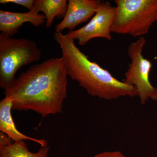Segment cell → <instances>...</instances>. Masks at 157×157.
<instances>
[{
  "label": "cell",
  "mask_w": 157,
  "mask_h": 157,
  "mask_svg": "<svg viewBox=\"0 0 157 157\" xmlns=\"http://www.w3.org/2000/svg\"><path fill=\"white\" fill-rule=\"evenodd\" d=\"M67 73L62 57L31 66L4 91L12 110H32L45 117L62 112L67 96Z\"/></svg>",
  "instance_id": "cell-1"
},
{
  "label": "cell",
  "mask_w": 157,
  "mask_h": 157,
  "mask_svg": "<svg viewBox=\"0 0 157 157\" xmlns=\"http://www.w3.org/2000/svg\"><path fill=\"white\" fill-rule=\"evenodd\" d=\"M54 38L61 50L68 76L90 95L105 100L138 96L135 87L118 80L109 71L91 61L66 34L55 32Z\"/></svg>",
  "instance_id": "cell-2"
},
{
  "label": "cell",
  "mask_w": 157,
  "mask_h": 157,
  "mask_svg": "<svg viewBox=\"0 0 157 157\" xmlns=\"http://www.w3.org/2000/svg\"><path fill=\"white\" fill-rule=\"evenodd\" d=\"M116 12L111 32L133 37L148 33L157 21V0H115Z\"/></svg>",
  "instance_id": "cell-3"
},
{
  "label": "cell",
  "mask_w": 157,
  "mask_h": 157,
  "mask_svg": "<svg viewBox=\"0 0 157 157\" xmlns=\"http://www.w3.org/2000/svg\"><path fill=\"white\" fill-rule=\"evenodd\" d=\"M42 52L36 42L26 39H14L0 34V86L9 89L16 80L15 76L24 66L39 61Z\"/></svg>",
  "instance_id": "cell-4"
},
{
  "label": "cell",
  "mask_w": 157,
  "mask_h": 157,
  "mask_svg": "<svg viewBox=\"0 0 157 157\" xmlns=\"http://www.w3.org/2000/svg\"><path fill=\"white\" fill-rule=\"evenodd\" d=\"M146 43V39L142 36L129 45L128 52L131 62L125 73L123 81L137 89L141 104H146L149 99L157 100V88L154 87L150 81L152 64L142 54Z\"/></svg>",
  "instance_id": "cell-5"
},
{
  "label": "cell",
  "mask_w": 157,
  "mask_h": 157,
  "mask_svg": "<svg viewBox=\"0 0 157 157\" xmlns=\"http://www.w3.org/2000/svg\"><path fill=\"white\" fill-rule=\"evenodd\" d=\"M116 12L115 7L110 2H101L92 18L84 26L66 34L73 40H77L80 45H85L95 38L112 40L111 29Z\"/></svg>",
  "instance_id": "cell-6"
},
{
  "label": "cell",
  "mask_w": 157,
  "mask_h": 157,
  "mask_svg": "<svg viewBox=\"0 0 157 157\" xmlns=\"http://www.w3.org/2000/svg\"><path fill=\"white\" fill-rule=\"evenodd\" d=\"M99 0H69L63 19L55 27V32L62 33L67 29L74 30L77 26L93 17L101 5Z\"/></svg>",
  "instance_id": "cell-7"
},
{
  "label": "cell",
  "mask_w": 157,
  "mask_h": 157,
  "mask_svg": "<svg viewBox=\"0 0 157 157\" xmlns=\"http://www.w3.org/2000/svg\"><path fill=\"white\" fill-rule=\"evenodd\" d=\"M27 22L38 27L46 23V17L44 14H39L33 9L26 12L0 10L1 33L13 36L17 33L20 28Z\"/></svg>",
  "instance_id": "cell-8"
},
{
  "label": "cell",
  "mask_w": 157,
  "mask_h": 157,
  "mask_svg": "<svg viewBox=\"0 0 157 157\" xmlns=\"http://www.w3.org/2000/svg\"><path fill=\"white\" fill-rule=\"evenodd\" d=\"M12 107V100L9 97H5L0 101V132L8 135L14 142L32 140L39 144L41 147L48 146V142L45 139L29 137L17 130L11 115Z\"/></svg>",
  "instance_id": "cell-9"
},
{
  "label": "cell",
  "mask_w": 157,
  "mask_h": 157,
  "mask_svg": "<svg viewBox=\"0 0 157 157\" xmlns=\"http://www.w3.org/2000/svg\"><path fill=\"white\" fill-rule=\"evenodd\" d=\"M67 7V0H35L33 10L44 13L46 28H49L55 17L60 19L64 17Z\"/></svg>",
  "instance_id": "cell-10"
},
{
  "label": "cell",
  "mask_w": 157,
  "mask_h": 157,
  "mask_svg": "<svg viewBox=\"0 0 157 157\" xmlns=\"http://www.w3.org/2000/svg\"><path fill=\"white\" fill-rule=\"evenodd\" d=\"M50 148L41 147L36 152L29 150L25 140L14 142L7 146L0 147V157H48Z\"/></svg>",
  "instance_id": "cell-11"
},
{
  "label": "cell",
  "mask_w": 157,
  "mask_h": 157,
  "mask_svg": "<svg viewBox=\"0 0 157 157\" xmlns=\"http://www.w3.org/2000/svg\"><path fill=\"white\" fill-rule=\"evenodd\" d=\"M34 1L35 0H1L0 3L2 5L13 3L25 7L29 11H32L33 9Z\"/></svg>",
  "instance_id": "cell-12"
},
{
  "label": "cell",
  "mask_w": 157,
  "mask_h": 157,
  "mask_svg": "<svg viewBox=\"0 0 157 157\" xmlns=\"http://www.w3.org/2000/svg\"><path fill=\"white\" fill-rule=\"evenodd\" d=\"M93 157H126L119 151H105L100 153Z\"/></svg>",
  "instance_id": "cell-13"
},
{
  "label": "cell",
  "mask_w": 157,
  "mask_h": 157,
  "mask_svg": "<svg viewBox=\"0 0 157 157\" xmlns=\"http://www.w3.org/2000/svg\"><path fill=\"white\" fill-rule=\"evenodd\" d=\"M13 142V140L8 135L0 132V147L10 145Z\"/></svg>",
  "instance_id": "cell-14"
}]
</instances>
